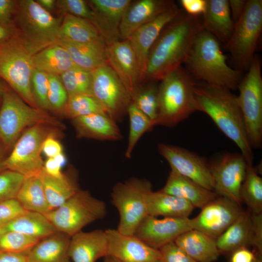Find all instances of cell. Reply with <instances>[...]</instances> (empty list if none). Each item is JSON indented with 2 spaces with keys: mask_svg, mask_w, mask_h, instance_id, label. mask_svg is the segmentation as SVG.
Returning a JSON list of instances; mask_svg holds the SVG:
<instances>
[{
  "mask_svg": "<svg viewBox=\"0 0 262 262\" xmlns=\"http://www.w3.org/2000/svg\"><path fill=\"white\" fill-rule=\"evenodd\" d=\"M199 17L181 12L165 26L149 52L145 80L161 81L182 66L197 34L203 29Z\"/></svg>",
  "mask_w": 262,
  "mask_h": 262,
  "instance_id": "obj_1",
  "label": "cell"
},
{
  "mask_svg": "<svg viewBox=\"0 0 262 262\" xmlns=\"http://www.w3.org/2000/svg\"><path fill=\"white\" fill-rule=\"evenodd\" d=\"M196 111L206 114L219 129L241 150L248 164H252V148L247 138L237 96L231 90L204 82L194 88Z\"/></svg>",
  "mask_w": 262,
  "mask_h": 262,
  "instance_id": "obj_2",
  "label": "cell"
},
{
  "mask_svg": "<svg viewBox=\"0 0 262 262\" xmlns=\"http://www.w3.org/2000/svg\"><path fill=\"white\" fill-rule=\"evenodd\" d=\"M184 64L187 71L202 82L231 91L238 89L243 78V72L227 64L220 42L203 28Z\"/></svg>",
  "mask_w": 262,
  "mask_h": 262,
  "instance_id": "obj_3",
  "label": "cell"
},
{
  "mask_svg": "<svg viewBox=\"0 0 262 262\" xmlns=\"http://www.w3.org/2000/svg\"><path fill=\"white\" fill-rule=\"evenodd\" d=\"M193 77L182 66L161 80L155 126L173 127L196 111Z\"/></svg>",
  "mask_w": 262,
  "mask_h": 262,
  "instance_id": "obj_4",
  "label": "cell"
},
{
  "mask_svg": "<svg viewBox=\"0 0 262 262\" xmlns=\"http://www.w3.org/2000/svg\"><path fill=\"white\" fill-rule=\"evenodd\" d=\"M40 124L64 129V125L47 111L25 102L5 84L0 106V142L8 151L28 128Z\"/></svg>",
  "mask_w": 262,
  "mask_h": 262,
  "instance_id": "obj_5",
  "label": "cell"
},
{
  "mask_svg": "<svg viewBox=\"0 0 262 262\" xmlns=\"http://www.w3.org/2000/svg\"><path fill=\"white\" fill-rule=\"evenodd\" d=\"M62 18H56L33 0L17 1L15 22L33 54L59 41Z\"/></svg>",
  "mask_w": 262,
  "mask_h": 262,
  "instance_id": "obj_6",
  "label": "cell"
},
{
  "mask_svg": "<svg viewBox=\"0 0 262 262\" xmlns=\"http://www.w3.org/2000/svg\"><path fill=\"white\" fill-rule=\"evenodd\" d=\"M33 53L20 34L0 46V78L27 104L38 108L31 89Z\"/></svg>",
  "mask_w": 262,
  "mask_h": 262,
  "instance_id": "obj_7",
  "label": "cell"
},
{
  "mask_svg": "<svg viewBox=\"0 0 262 262\" xmlns=\"http://www.w3.org/2000/svg\"><path fill=\"white\" fill-rule=\"evenodd\" d=\"M262 31V0H247L245 11L234 23L225 48L230 55L234 68L247 71L254 57Z\"/></svg>",
  "mask_w": 262,
  "mask_h": 262,
  "instance_id": "obj_8",
  "label": "cell"
},
{
  "mask_svg": "<svg viewBox=\"0 0 262 262\" xmlns=\"http://www.w3.org/2000/svg\"><path fill=\"white\" fill-rule=\"evenodd\" d=\"M151 182L145 179L131 178L116 183L111 192L112 202L119 215L116 229L120 233L133 235L142 220L148 215L147 196L152 191Z\"/></svg>",
  "mask_w": 262,
  "mask_h": 262,
  "instance_id": "obj_9",
  "label": "cell"
},
{
  "mask_svg": "<svg viewBox=\"0 0 262 262\" xmlns=\"http://www.w3.org/2000/svg\"><path fill=\"white\" fill-rule=\"evenodd\" d=\"M105 202L86 190H80L62 205L45 215L56 229L70 237L106 214Z\"/></svg>",
  "mask_w": 262,
  "mask_h": 262,
  "instance_id": "obj_10",
  "label": "cell"
},
{
  "mask_svg": "<svg viewBox=\"0 0 262 262\" xmlns=\"http://www.w3.org/2000/svg\"><path fill=\"white\" fill-rule=\"evenodd\" d=\"M60 130L44 124L27 129L7 156L4 162L5 169L16 172L25 179L39 175L44 165L41 156L43 143L49 136H57Z\"/></svg>",
  "mask_w": 262,
  "mask_h": 262,
  "instance_id": "obj_11",
  "label": "cell"
},
{
  "mask_svg": "<svg viewBox=\"0 0 262 262\" xmlns=\"http://www.w3.org/2000/svg\"><path fill=\"white\" fill-rule=\"evenodd\" d=\"M242 78L237 96L245 125L248 143L252 148L262 142V77L259 57L255 55Z\"/></svg>",
  "mask_w": 262,
  "mask_h": 262,
  "instance_id": "obj_12",
  "label": "cell"
},
{
  "mask_svg": "<svg viewBox=\"0 0 262 262\" xmlns=\"http://www.w3.org/2000/svg\"><path fill=\"white\" fill-rule=\"evenodd\" d=\"M92 94L105 113L115 121L127 113L131 98L114 70L108 65L91 71Z\"/></svg>",
  "mask_w": 262,
  "mask_h": 262,
  "instance_id": "obj_13",
  "label": "cell"
},
{
  "mask_svg": "<svg viewBox=\"0 0 262 262\" xmlns=\"http://www.w3.org/2000/svg\"><path fill=\"white\" fill-rule=\"evenodd\" d=\"M247 164L241 153L230 152L209 163L213 191L241 206L240 191Z\"/></svg>",
  "mask_w": 262,
  "mask_h": 262,
  "instance_id": "obj_14",
  "label": "cell"
},
{
  "mask_svg": "<svg viewBox=\"0 0 262 262\" xmlns=\"http://www.w3.org/2000/svg\"><path fill=\"white\" fill-rule=\"evenodd\" d=\"M160 154L167 161L171 170L184 176L202 187L213 191V181L206 159L184 148L160 143Z\"/></svg>",
  "mask_w": 262,
  "mask_h": 262,
  "instance_id": "obj_15",
  "label": "cell"
},
{
  "mask_svg": "<svg viewBox=\"0 0 262 262\" xmlns=\"http://www.w3.org/2000/svg\"><path fill=\"white\" fill-rule=\"evenodd\" d=\"M241 206L226 197L214 198L192 219L193 229L216 239L240 215Z\"/></svg>",
  "mask_w": 262,
  "mask_h": 262,
  "instance_id": "obj_16",
  "label": "cell"
},
{
  "mask_svg": "<svg viewBox=\"0 0 262 262\" xmlns=\"http://www.w3.org/2000/svg\"><path fill=\"white\" fill-rule=\"evenodd\" d=\"M192 229V219L189 217H164L160 219L148 215L138 226L133 235L149 246L159 249Z\"/></svg>",
  "mask_w": 262,
  "mask_h": 262,
  "instance_id": "obj_17",
  "label": "cell"
},
{
  "mask_svg": "<svg viewBox=\"0 0 262 262\" xmlns=\"http://www.w3.org/2000/svg\"><path fill=\"white\" fill-rule=\"evenodd\" d=\"M108 65L114 70L132 98L142 82L138 62L128 40L106 45Z\"/></svg>",
  "mask_w": 262,
  "mask_h": 262,
  "instance_id": "obj_18",
  "label": "cell"
},
{
  "mask_svg": "<svg viewBox=\"0 0 262 262\" xmlns=\"http://www.w3.org/2000/svg\"><path fill=\"white\" fill-rule=\"evenodd\" d=\"M181 12L175 5L138 28L127 39L136 56L142 81L145 80L148 56L152 46L165 26Z\"/></svg>",
  "mask_w": 262,
  "mask_h": 262,
  "instance_id": "obj_19",
  "label": "cell"
},
{
  "mask_svg": "<svg viewBox=\"0 0 262 262\" xmlns=\"http://www.w3.org/2000/svg\"><path fill=\"white\" fill-rule=\"evenodd\" d=\"M108 255L120 262H157L161 260L159 249L147 245L134 235H125L116 229L105 230Z\"/></svg>",
  "mask_w": 262,
  "mask_h": 262,
  "instance_id": "obj_20",
  "label": "cell"
},
{
  "mask_svg": "<svg viewBox=\"0 0 262 262\" xmlns=\"http://www.w3.org/2000/svg\"><path fill=\"white\" fill-rule=\"evenodd\" d=\"M93 12L92 23L106 44L120 40L119 28L131 0H86Z\"/></svg>",
  "mask_w": 262,
  "mask_h": 262,
  "instance_id": "obj_21",
  "label": "cell"
},
{
  "mask_svg": "<svg viewBox=\"0 0 262 262\" xmlns=\"http://www.w3.org/2000/svg\"><path fill=\"white\" fill-rule=\"evenodd\" d=\"M175 5L173 1L168 0L132 1L120 23V39L127 40L138 28L152 21Z\"/></svg>",
  "mask_w": 262,
  "mask_h": 262,
  "instance_id": "obj_22",
  "label": "cell"
},
{
  "mask_svg": "<svg viewBox=\"0 0 262 262\" xmlns=\"http://www.w3.org/2000/svg\"><path fill=\"white\" fill-rule=\"evenodd\" d=\"M108 246L105 230H82L71 236L68 255L73 262H96L108 255Z\"/></svg>",
  "mask_w": 262,
  "mask_h": 262,
  "instance_id": "obj_23",
  "label": "cell"
},
{
  "mask_svg": "<svg viewBox=\"0 0 262 262\" xmlns=\"http://www.w3.org/2000/svg\"><path fill=\"white\" fill-rule=\"evenodd\" d=\"M71 120L77 138L114 141L122 138L116 121L106 114H93Z\"/></svg>",
  "mask_w": 262,
  "mask_h": 262,
  "instance_id": "obj_24",
  "label": "cell"
},
{
  "mask_svg": "<svg viewBox=\"0 0 262 262\" xmlns=\"http://www.w3.org/2000/svg\"><path fill=\"white\" fill-rule=\"evenodd\" d=\"M160 191L184 199L195 208L200 209L216 196L213 191L171 170L164 186Z\"/></svg>",
  "mask_w": 262,
  "mask_h": 262,
  "instance_id": "obj_25",
  "label": "cell"
},
{
  "mask_svg": "<svg viewBox=\"0 0 262 262\" xmlns=\"http://www.w3.org/2000/svg\"><path fill=\"white\" fill-rule=\"evenodd\" d=\"M202 21L204 30L225 45L232 34L234 24L228 0H207Z\"/></svg>",
  "mask_w": 262,
  "mask_h": 262,
  "instance_id": "obj_26",
  "label": "cell"
},
{
  "mask_svg": "<svg viewBox=\"0 0 262 262\" xmlns=\"http://www.w3.org/2000/svg\"><path fill=\"white\" fill-rule=\"evenodd\" d=\"M253 224L251 213L244 211L216 239L217 248L221 253H232L243 247L253 245Z\"/></svg>",
  "mask_w": 262,
  "mask_h": 262,
  "instance_id": "obj_27",
  "label": "cell"
},
{
  "mask_svg": "<svg viewBox=\"0 0 262 262\" xmlns=\"http://www.w3.org/2000/svg\"><path fill=\"white\" fill-rule=\"evenodd\" d=\"M174 242L196 262H214L220 254L215 239L196 229L183 233Z\"/></svg>",
  "mask_w": 262,
  "mask_h": 262,
  "instance_id": "obj_28",
  "label": "cell"
},
{
  "mask_svg": "<svg viewBox=\"0 0 262 262\" xmlns=\"http://www.w3.org/2000/svg\"><path fill=\"white\" fill-rule=\"evenodd\" d=\"M39 176L51 210L62 205L80 190L74 171L56 177L43 169Z\"/></svg>",
  "mask_w": 262,
  "mask_h": 262,
  "instance_id": "obj_29",
  "label": "cell"
},
{
  "mask_svg": "<svg viewBox=\"0 0 262 262\" xmlns=\"http://www.w3.org/2000/svg\"><path fill=\"white\" fill-rule=\"evenodd\" d=\"M68 52L74 65L92 71L108 65L106 54V44L103 38L83 43L58 41Z\"/></svg>",
  "mask_w": 262,
  "mask_h": 262,
  "instance_id": "obj_30",
  "label": "cell"
},
{
  "mask_svg": "<svg viewBox=\"0 0 262 262\" xmlns=\"http://www.w3.org/2000/svg\"><path fill=\"white\" fill-rule=\"evenodd\" d=\"M70 237L57 231L41 239L27 255V262H70Z\"/></svg>",
  "mask_w": 262,
  "mask_h": 262,
  "instance_id": "obj_31",
  "label": "cell"
},
{
  "mask_svg": "<svg viewBox=\"0 0 262 262\" xmlns=\"http://www.w3.org/2000/svg\"><path fill=\"white\" fill-rule=\"evenodd\" d=\"M149 215L158 217H189L195 207L180 197L160 191H151L147 199Z\"/></svg>",
  "mask_w": 262,
  "mask_h": 262,
  "instance_id": "obj_32",
  "label": "cell"
},
{
  "mask_svg": "<svg viewBox=\"0 0 262 262\" xmlns=\"http://www.w3.org/2000/svg\"><path fill=\"white\" fill-rule=\"evenodd\" d=\"M10 231L19 232L39 239L58 231L45 214L28 211L0 228V233Z\"/></svg>",
  "mask_w": 262,
  "mask_h": 262,
  "instance_id": "obj_33",
  "label": "cell"
},
{
  "mask_svg": "<svg viewBox=\"0 0 262 262\" xmlns=\"http://www.w3.org/2000/svg\"><path fill=\"white\" fill-rule=\"evenodd\" d=\"M32 59L34 68L58 76L75 66L67 50L58 43L34 53Z\"/></svg>",
  "mask_w": 262,
  "mask_h": 262,
  "instance_id": "obj_34",
  "label": "cell"
},
{
  "mask_svg": "<svg viewBox=\"0 0 262 262\" xmlns=\"http://www.w3.org/2000/svg\"><path fill=\"white\" fill-rule=\"evenodd\" d=\"M58 37L59 41L74 43L90 42L102 38L91 21L69 14L63 16Z\"/></svg>",
  "mask_w": 262,
  "mask_h": 262,
  "instance_id": "obj_35",
  "label": "cell"
},
{
  "mask_svg": "<svg viewBox=\"0 0 262 262\" xmlns=\"http://www.w3.org/2000/svg\"><path fill=\"white\" fill-rule=\"evenodd\" d=\"M16 199L28 211L45 214L51 210L39 175L25 179Z\"/></svg>",
  "mask_w": 262,
  "mask_h": 262,
  "instance_id": "obj_36",
  "label": "cell"
},
{
  "mask_svg": "<svg viewBox=\"0 0 262 262\" xmlns=\"http://www.w3.org/2000/svg\"><path fill=\"white\" fill-rule=\"evenodd\" d=\"M240 197L253 214L262 213V179L252 164H247Z\"/></svg>",
  "mask_w": 262,
  "mask_h": 262,
  "instance_id": "obj_37",
  "label": "cell"
},
{
  "mask_svg": "<svg viewBox=\"0 0 262 262\" xmlns=\"http://www.w3.org/2000/svg\"><path fill=\"white\" fill-rule=\"evenodd\" d=\"M130 130L125 157L131 158L133 149L141 136L155 126L154 122L140 111L132 102L127 110Z\"/></svg>",
  "mask_w": 262,
  "mask_h": 262,
  "instance_id": "obj_38",
  "label": "cell"
},
{
  "mask_svg": "<svg viewBox=\"0 0 262 262\" xmlns=\"http://www.w3.org/2000/svg\"><path fill=\"white\" fill-rule=\"evenodd\" d=\"M60 77L68 96H92L91 71L74 66L61 74Z\"/></svg>",
  "mask_w": 262,
  "mask_h": 262,
  "instance_id": "obj_39",
  "label": "cell"
},
{
  "mask_svg": "<svg viewBox=\"0 0 262 262\" xmlns=\"http://www.w3.org/2000/svg\"><path fill=\"white\" fill-rule=\"evenodd\" d=\"M98 113L106 114L97 99L92 96L79 95L68 96L64 115L72 119Z\"/></svg>",
  "mask_w": 262,
  "mask_h": 262,
  "instance_id": "obj_40",
  "label": "cell"
},
{
  "mask_svg": "<svg viewBox=\"0 0 262 262\" xmlns=\"http://www.w3.org/2000/svg\"><path fill=\"white\" fill-rule=\"evenodd\" d=\"M144 88H139L132 98L131 102L143 114L154 122L157 117L158 112L159 85L156 81H150Z\"/></svg>",
  "mask_w": 262,
  "mask_h": 262,
  "instance_id": "obj_41",
  "label": "cell"
},
{
  "mask_svg": "<svg viewBox=\"0 0 262 262\" xmlns=\"http://www.w3.org/2000/svg\"><path fill=\"white\" fill-rule=\"evenodd\" d=\"M16 231L0 233V250L27 255L41 240Z\"/></svg>",
  "mask_w": 262,
  "mask_h": 262,
  "instance_id": "obj_42",
  "label": "cell"
},
{
  "mask_svg": "<svg viewBox=\"0 0 262 262\" xmlns=\"http://www.w3.org/2000/svg\"><path fill=\"white\" fill-rule=\"evenodd\" d=\"M49 77L48 100L50 111L64 115L65 107L68 99V94L60 76L49 74Z\"/></svg>",
  "mask_w": 262,
  "mask_h": 262,
  "instance_id": "obj_43",
  "label": "cell"
},
{
  "mask_svg": "<svg viewBox=\"0 0 262 262\" xmlns=\"http://www.w3.org/2000/svg\"><path fill=\"white\" fill-rule=\"evenodd\" d=\"M49 74L34 68L31 77V89L34 101L38 108L50 111L48 100Z\"/></svg>",
  "mask_w": 262,
  "mask_h": 262,
  "instance_id": "obj_44",
  "label": "cell"
},
{
  "mask_svg": "<svg viewBox=\"0 0 262 262\" xmlns=\"http://www.w3.org/2000/svg\"><path fill=\"white\" fill-rule=\"evenodd\" d=\"M25 178L8 169L0 172V202L16 198Z\"/></svg>",
  "mask_w": 262,
  "mask_h": 262,
  "instance_id": "obj_45",
  "label": "cell"
},
{
  "mask_svg": "<svg viewBox=\"0 0 262 262\" xmlns=\"http://www.w3.org/2000/svg\"><path fill=\"white\" fill-rule=\"evenodd\" d=\"M56 7L63 16L69 14L93 22V12L86 0H58Z\"/></svg>",
  "mask_w": 262,
  "mask_h": 262,
  "instance_id": "obj_46",
  "label": "cell"
},
{
  "mask_svg": "<svg viewBox=\"0 0 262 262\" xmlns=\"http://www.w3.org/2000/svg\"><path fill=\"white\" fill-rule=\"evenodd\" d=\"M26 211L16 198L0 202V228L11 222Z\"/></svg>",
  "mask_w": 262,
  "mask_h": 262,
  "instance_id": "obj_47",
  "label": "cell"
},
{
  "mask_svg": "<svg viewBox=\"0 0 262 262\" xmlns=\"http://www.w3.org/2000/svg\"><path fill=\"white\" fill-rule=\"evenodd\" d=\"M159 250L162 262H196L181 249L174 242L165 245Z\"/></svg>",
  "mask_w": 262,
  "mask_h": 262,
  "instance_id": "obj_48",
  "label": "cell"
},
{
  "mask_svg": "<svg viewBox=\"0 0 262 262\" xmlns=\"http://www.w3.org/2000/svg\"><path fill=\"white\" fill-rule=\"evenodd\" d=\"M16 0H0V23L7 26L16 25Z\"/></svg>",
  "mask_w": 262,
  "mask_h": 262,
  "instance_id": "obj_49",
  "label": "cell"
},
{
  "mask_svg": "<svg viewBox=\"0 0 262 262\" xmlns=\"http://www.w3.org/2000/svg\"><path fill=\"white\" fill-rule=\"evenodd\" d=\"M253 224V245L259 256H262V213L253 214L251 213Z\"/></svg>",
  "mask_w": 262,
  "mask_h": 262,
  "instance_id": "obj_50",
  "label": "cell"
},
{
  "mask_svg": "<svg viewBox=\"0 0 262 262\" xmlns=\"http://www.w3.org/2000/svg\"><path fill=\"white\" fill-rule=\"evenodd\" d=\"M180 3L187 15L200 16L206 10L207 0H181Z\"/></svg>",
  "mask_w": 262,
  "mask_h": 262,
  "instance_id": "obj_51",
  "label": "cell"
},
{
  "mask_svg": "<svg viewBox=\"0 0 262 262\" xmlns=\"http://www.w3.org/2000/svg\"><path fill=\"white\" fill-rule=\"evenodd\" d=\"M56 137L55 135L49 136L43 143L42 152L48 158H53L63 152V147Z\"/></svg>",
  "mask_w": 262,
  "mask_h": 262,
  "instance_id": "obj_52",
  "label": "cell"
},
{
  "mask_svg": "<svg viewBox=\"0 0 262 262\" xmlns=\"http://www.w3.org/2000/svg\"><path fill=\"white\" fill-rule=\"evenodd\" d=\"M257 258L254 252L243 247L231 253L230 262H255Z\"/></svg>",
  "mask_w": 262,
  "mask_h": 262,
  "instance_id": "obj_53",
  "label": "cell"
},
{
  "mask_svg": "<svg viewBox=\"0 0 262 262\" xmlns=\"http://www.w3.org/2000/svg\"><path fill=\"white\" fill-rule=\"evenodd\" d=\"M228 1L231 16L234 24L243 15L246 6L247 0H229Z\"/></svg>",
  "mask_w": 262,
  "mask_h": 262,
  "instance_id": "obj_54",
  "label": "cell"
},
{
  "mask_svg": "<svg viewBox=\"0 0 262 262\" xmlns=\"http://www.w3.org/2000/svg\"><path fill=\"white\" fill-rule=\"evenodd\" d=\"M19 34L16 25L7 26L0 23V46Z\"/></svg>",
  "mask_w": 262,
  "mask_h": 262,
  "instance_id": "obj_55",
  "label": "cell"
},
{
  "mask_svg": "<svg viewBox=\"0 0 262 262\" xmlns=\"http://www.w3.org/2000/svg\"><path fill=\"white\" fill-rule=\"evenodd\" d=\"M63 165L55 158H48L44 162V170L48 174L56 177L61 176L64 173L61 171Z\"/></svg>",
  "mask_w": 262,
  "mask_h": 262,
  "instance_id": "obj_56",
  "label": "cell"
},
{
  "mask_svg": "<svg viewBox=\"0 0 262 262\" xmlns=\"http://www.w3.org/2000/svg\"><path fill=\"white\" fill-rule=\"evenodd\" d=\"M27 256L0 250V262H27Z\"/></svg>",
  "mask_w": 262,
  "mask_h": 262,
  "instance_id": "obj_57",
  "label": "cell"
},
{
  "mask_svg": "<svg viewBox=\"0 0 262 262\" xmlns=\"http://www.w3.org/2000/svg\"><path fill=\"white\" fill-rule=\"evenodd\" d=\"M36 1L49 12L56 7V0H37Z\"/></svg>",
  "mask_w": 262,
  "mask_h": 262,
  "instance_id": "obj_58",
  "label": "cell"
},
{
  "mask_svg": "<svg viewBox=\"0 0 262 262\" xmlns=\"http://www.w3.org/2000/svg\"><path fill=\"white\" fill-rule=\"evenodd\" d=\"M7 151L4 146L0 142V172L6 169L4 162L8 155L6 154Z\"/></svg>",
  "mask_w": 262,
  "mask_h": 262,
  "instance_id": "obj_59",
  "label": "cell"
},
{
  "mask_svg": "<svg viewBox=\"0 0 262 262\" xmlns=\"http://www.w3.org/2000/svg\"><path fill=\"white\" fill-rule=\"evenodd\" d=\"M104 258V259L103 262H120L116 259L109 255H107Z\"/></svg>",
  "mask_w": 262,
  "mask_h": 262,
  "instance_id": "obj_60",
  "label": "cell"
},
{
  "mask_svg": "<svg viewBox=\"0 0 262 262\" xmlns=\"http://www.w3.org/2000/svg\"><path fill=\"white\" fill-rule=\"evenodd\" d=\"M5 84L3 83L2 82H1V80H0V106L1 105V103L2 101L3 91V88H4Z\"/></svg>",
  "mask_w": 262,
  "mask_h": 262,
  "instance_id": "obj_61",
  "label": "cell"
},
{
  "mask_svg": "<svg viewBox=\"0 0 262 262\" xmlns=\"http://www.w3.org/2000/svg\"><path fill=\"white\" fill-rule=\"evenodd\" d=\"M255 262H262L261 257H257Z\"/></svg>",
  "mask_w": 262,
  "mask_h": 262,
  "instance_id": "obj_62",
  "label": "cell"
},
{
  "mask_svg": "<svg viewBox=\"0 0 262 262\" xmlns=\"http://www.w3.org/2000/svg\"><path fill=\"white\" fill-rule=\"evenodd\" d=\"M157 262H162V261L161 260V261H159Z\"/></svg>",
  "mask_w": 262,
  "mask_h": 262,
  "instance_id": "obj_63",
  "label": "cell"
}]
</instances>
